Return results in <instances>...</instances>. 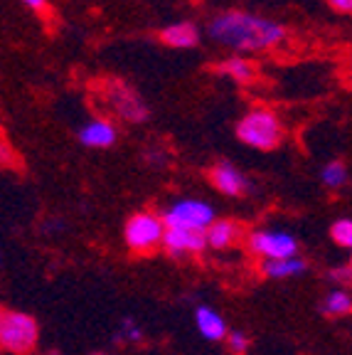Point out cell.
Listing matches in <instances>:
<instances>
[{"label":"cell","mask_w":352,"mask_h":355,"mask_svg":"<svg viewBox=\"0 0 352 355\" xmlns=\"http://www.w3.org/2000/svg\"><path fill=\"white\" fill-rule=\"evenodd\" d=\"M207 35L234 52H266L283 42L286 28L249 10H225L207 25Z\"/></svg>","instance_id":"cell-1"},{"label":"cell","mask_w":352,"mask_h":355,"mask_svg":"<svg viewBox=\"0 0 352 355\" xmlns=\"http://www.w3.org/2000/svg\"><path fill=\"white\" fill-rule=\"evenodd\" d=\"M237 139L256 150H274L283 141V126L271 109L256 106L237 123Z\"/></svg>","instance_id":"cell-2"},{"label":"cell","mask_w":352,"mask_h":355,"mask_svg":"<svg viewBox=\"0 0 352 355\" xmlns=\"http://www.w3.org/2000/svg\"><path fill=\"white\" fill-rule=\"evenodd\" d=\"M39 338V326L33 316L20 311L0 309V350L8 353H33Z\"/></svg>","instance_id":"cell-3"},{"label":"cell","mask_w":352,"mask_h":355,"mask_svg":"<svg viewBox=\"0 0 352 355\" xmlns=\"http://www.w3.org/2000/svg\"><path fill=\"white\" fill-rule=\"evenodd\" d=\"M163 234H166V222L153 212H136L126 222V244L138 254L158 250L163 244Z\"/></svg>","instance_id":"cell-4"},{"label":"cell","mask_w":352,"mask_h":355,"mask_svg":"<svg viewBox=\"0 0 352 355\" xmlns=\"http://www.w3.org/2000/svg\"><path fill=\"white\" fill-rule=\"evenodd\" d=\"M166 227L190 230V232H204L215 222V210L202 200H180L163 217Z\"/></svg>","instance_id":"cell-5"},{"label":"cell","mask_w":352,"mask_h":355,"mask_svg":"<svg viewBox=\"0 0 352 355\" xmlns=\"http://www.w3.org/2000/svg\"><path fill=\"white\" fill-rule=\"evenodd\" d=\"M104 99L111 104V109L118 114L126 121H146L148 119V106L141 99L136 89L128 87L126 82H118V79H109L104 84Z\"/></svg>","instance_id":"cell-6"},{"label":"cell","mask_w":352,"mask_h":355,"mask_svg":"<svg viewBox=\"0 0 352 355\" xmlns=\"http://www.w3.org/2000/svg\"><path fill=\"white\" fill-rule=\"evenodd\" d=\"M249 247L254 254L264 259H288L296 257L298 242L288 232H271V230H259L249 237Z\"/></svg>","instance_id":"cell-7"},{"label":"cell","mask_w":352,"mask_h":355,"mask_svg":"<svg viewBox=\"0 0 352 355\" xmlns=\"http://www.w3.org/2000/svg\"><path fill=\"white\" fill-rule=\"evenodd\" d=\"M209 180L215 185L220 193L231 195V198H237V195H244L249 190V180L239 168H234L231 163H217L212 171H209Z\"/></svg>","instance_id":"cell-8"},{"label":"cell","mask_w":352,"mask_h":355,"mask_svg":"<svg viewBox=\"0 0 352 355\" xmlns=\"http://www.w3.org/2000/svg\"><path fill=\"white\" fill-rule=\"evenodd\" d=\"M163 244L173 257H185V254H200L207 247L204 242V232H190V230H173L166 227L163 234Z\"/></svg>","instance_id":"cell-9"},{"label":"cell","mask_w":352,"mask_h":355,"mask_svg":"<svg viewBox=\"0 0 352 355\" xmlns=\"http://www.w3.org/2000/svg\"><path fill=\"white\" fill-rule=\"evenodd\" d=\"M116 139H118V131L109 119H91L79 128V141L89 148H109L116 144Z\"/></svg>","instance_id":"cell-10"},{"label":"cell","mask_w":352,"mask_h":355,"mask_svg":"<svg viewBox=\"0 0 352 355\" xmlns=\"http://www.w3.org/2000/svg\"><path fill=\"white\" fill-rule=\"evenodd\" d=\"M160 40L168 44V47H175V50H187V47H195L200 42V30L195 22L182 20L175 25H168V28L160 30Z\"/></svg>","instance_id":"cell-11"},{"label":"cell","mask_w":352,"mask_h":355,"mask_svg":"<svg viewBox=\"0 0 352 355\" xmlns=\"http://www.w3.org/2000/svg\"><path fill=\"white\" fill-rule=\"evenodd\" d=\"M239 239H242V227L231 220H215L204 230V242L209 247H215V250H227Z\"/></svg>","instance_id":"cell-12"},{"label":"cell","mask_w":352,"mask_h":355,"mask_svg":"<svg viewBox=\"0 0 352 355\" xmlns=\"http://www.w3.org/2000/svg\"><path fill=\"white\" fill-rule=\"evenodd\" d=\"M217 72H220L222 77H229L239 84H249L256 77V67H254V62L247 60V57H229V60L217 64Z\"/></svg>","instance_id":"cell-13"},{"label":"cell","mask_w":352,"mask_h":355,"mask_svg":"<svg viewBox=\"0 0 352 355\" xmlns=\"http://www.w3.org/2000/svg\"><path fill=\"white\" fill-rule=\"evenodd\" d=\"M197 328L202 333L204 338L209 340H222L227 338V323L220 313H215L212 309L207 306H200L197 309Z\"/></svg>","instance_id":"cell-14"},{"label":"cell","mask_w":352,"mask_h":355,"mask_svg":"<svg viewBox=\"0 0 352 355\" xmlns=\"http://www.w3.org/2000/svg\"><path fill=\"white\" fill-rule=\"evenodd\" d=\"M261 272L271 279H286L296 277V274L306 272V261L298 259V257H288V259H264L261 264Z\"/></svg>","instance_id":"cell-15"},{"label":"cell","mask_w":352,"mask_h":355,"mask_svg":"<svg viewBox=\"0 0 352 355\" xmlns=\"http://www.w3.org/2000/svg\"><path fill=\"white\" fill-rule=\"evenodd\" d=\"M323 311L328 313V316H347V313L352 311L350 294H347L345 288H335V291H331L323 301Z\"/></svg>","instance_id":"cell-16"},{"label":"cell","mask_w":352,"mask_h":355,"mask_svg":"<svg viewBox=\"0 0 352 355\" xmlns=\"http://www.w3.org/2000/svg\"><path fill=\"white\" fill-rule=\"evenodd\" d=\"M320 180H323L325 188L340 190L342 185L347 183V168H345V163H342V161L328 163V166L323 168V173H320Z\"/></svg>","instance_id":"cell-17"},{"label":"cell","mask_w":352,"mask_h":355,"mask_svg":"<svg viewBox=\"0 0 352 355\" xmlns=\"http://www.w3.org/2000/svg\"><path fill=\"white\" fill-rule=\"evenodd\" d=\"M331 234H333V239H335V244H340V247H350L352 244V222L347 220V217L337 220L335 225H333Z\"/></svg>","instance_id":"cell-18"},{"label":"cell","mask_w":352,"mask_h":355,"mask_svg":"<svg viewBox=\"0 0 352 355\" xmlns=\"http://www.w3.org/2000/svg\"><path fill=\"white\" fill-rule=\"evenodd\" d=\"M227 345L234 355H244L249 348V340L244 333H227Z\"/></svg>","instance_id":"cell-19"},{"label":"cell","mask_w":352,"mask_h":355,"mask_svg":"<svg viewBox=\"0 0 352 355\" xmlns=\"http://www.w3.org/2000/svg\"><path fill=\"white\" fill-rule=\"evenodd\" d=\"M331 3L333 10L342 12V15H347V12H352V0H328Z\"/></svg>","instance_id":"cell-20"},{"label":"cell","mask_w":352,"mask_h":355,"mask_svg":"<svg viewBox=\"0 0 352 355\" xmlns=\"http://www.w3.org/2000/svg\"><path fill=\"white\" fill-rule=\"evenodd\" d=\"M22 6H28L35 12H44L47 10V0H20Z\"/></svg>","instance_id":"cell-21"},{"label":"cell","mask_w":352,"mask_h":355,"mask_svg":"<svg viewBox=\"0 0 352 355\" xmlns=\"http://www.w3.org/2000/svg\"><path fill=\"white\" fill-rule=\"evenodd\" d=\"M350 272H352V266L345 264L342 269H337L335 272V279H342V282H350Z\"/></svg>","instance_id":"cell-22"}]
</instances>
